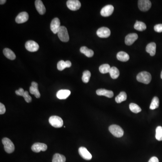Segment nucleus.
<instances>
[{"label":"nucleus","instance_id":"nucleus-1","mask_svg":"<svg viewBox=\"0 0 162 162\" xmlns=\"http://www.w3.org/2000/svg\"><path fill=\"white\" fill-rule=\"evenodd\" d=\"M136 79L140 83L148 84L151 80V74L147 72H141L137 75Z\"/></svg>","mask_w":162,"mask_h":162},{"label":"nucleus","instance_id":"nucleus-2","mask_svg":"<svg viewBox=\"0 0 162 162\" xmlns=\"http://www.w3.org/2000/svg\"><path fill=\"white\" fill-rule=\"evenodd\" d=\"M109 129L111 134L115 137L119 138L122 137L124 134L123 130L119 125L115 124L111 125Z\"/></svg>","mask_w":162,"mask_h":162},{"label":"nucleus","instance_id":"nucleus-3","mask_svg":"<svg viewBox=\"0 0 162 162\" xmlns=\"http://www.w3.org/2000/svg\"><path fill=\"white\" fill-rule=\"evenodd\" d=\"M2 143L4 146V150L8 154L13 153L14 150V145L10 139L8 138H4L2 140Z\"/></svg>","mask_w":162,"mask_h":162},{"label":"nucleus","instance_id":"nucleus-4","mask_svg":"<svg viewBox=\"0 0 162 162\" xmlns=\"http://www.w3.org/2000/svg\"><path fill=\"white\" fill-rule=\"evenodd\" d=\"M59 39L63 42H68L70 39L67 29L65 26H61L57 33Z\"/></svg>","mask_w":162,"mask_h":162},{"label":"nucleus","instance_id":"nucleus-5","mask_svg":"<svg viewBox=\"0 0 162 162\" xmlns=\"http://www.w3.org/2000/svg\"><path fill=\"white\" fill-rule=\"evenodd\" d=\"M50 125L55 128H61L63 126V122L61 117L57 116H51L49 119Z\"/></svg>","mask_w":162,"mask_h":162},{"label":"nucleus","instance_id":"nucleus-6","mask_svg":"<svg viewBox=\"0 0 162 162\" xmlns=\"http://www.w3.org/2000/svg\"><path fill=\"white\" fill-rule=\"evenodd\" d=\"M25 47L28 51L30 52H36L39 48V45L33 41H28L26 42Z\"/></svg>","mask_w":162,"mask_h":162},{"label":"nucleus","instance_id":"nucleus-7","mask_svg":"<svg viewBox=\"0 0 162 162\" xmlns=\"http://www.w3.org/2000/svg\"><path fill=\"white\" fill-rule=\"evenodd\" d=\"M67 6L69 9L76 11L79 9L81 4L78 0H69L67 2Z\"/></svg>","mask_w":162,"mask_h":162},{"label":"nucleus","instance_id":"nucleus-8","mask_svg":"<svg viewBox=\"0 0 162 162\" xmlns=\"http://www.w3.org/2000/svg\"><path fill=\"white\" fill-rule=\"evenodd\" d=\"M138 7L142 11H148L151 6V3L149 0H140L138 1Z\"/></svg>","mask_w":162,"mask_h":162},{"label":"nucleus","instance_id":"nucleus-9","mask_svg":"<svg viewBox=\"0 0 162 162\" xmlns=\"http://www.w3.org/2000/svg\"><path fill=\"white\" fill-rule=\"evenodd\" d=\"M61 27L60 20L58 18H55L52 20L50 23V29L54 34L58 33Z\"/></svg>","mask_w":162,"mask_h":162},{"label":"nucleus","instance_id":"nucleus-10","mask_svg":"<svg viewBox=\"0 0 162 162\" xmlns=\"http://www.w3.org/2000/svg\"><path fill=\"white\" fill-rule=\"evenodd\" d=\"M97 35L101 38H107L110 35L111 32L108 28L101 27L98 29Z\"/></svg>","mask_w":162,"mask_h":162},{"label":"nucleus","instance_id":"nucleus-11","mask_svg":"<svg viewBox=\"0 0 162 162\" xmlns=\"http://www.w3.org/2000/svg\"><path fill=\"white\" fill-rule=\"evenodd\" d=\"M32 150L36 153H39L41 151H45L48 149L46 144L41 143H35L32 146Z\"/></svg>","mask_w":162,"mask_h":162},{"label":"nucleus","instance_id":"nucleus-12","mask_svg":"<svg viewBox=\"0 0 162 162\" xmlns=\"http://www.w3.org/2000/svg\"><path fill=\"white\" fill-rule=\"evenodd\" d=\"M114 11V6L111 5L104 6L101 11V14L103 17H108L111 15Z\"/></svg>","mask_w":162,"mask_h":162},{"label":"nucleus","instance_id":"nucleus-13","mask_svg":"<svg viewBox=\"0 0 162 162\" xmlns=\"http://www.w3.org/2000/svg\"><path fill=\"white\" fill-rule=\"evenodd\" d=\"M79 152L80 156L85 160H90L92 159V154L85 147H81L79 149Z\"/></svg>","mask_w":162,"mask_h":162},{"label":"nucleus","instance_id":"nucleus-14","mask_svg":"<svg viewBox=\"0 0 162 162\" xmlns=\"http://www.w3.org/2000/svg\"><path fill=\"white\" fill-rule=\"evenodd\" d=\"M29 15L26 12H21L15 18V21L18 23H22L28 20Z\"/></svg>","mask_w":162,"mask_h":162},{"label":"nucleus","instance_id":"nucleus-15","mask_svg":"<svg viewBox=\"0 0 162 162\" xmlns=\"http://www.w3.org/2000/svg\"><path fill=\"white\" fill-rule=\"evenodd\" d=\"M138 37L136 33H130L125 37V44L128 45H132L138 39Z\"/></svg>","mask_w":162,"mask_h":162},{"label":"nucleus","instance_id":"nucleus-16","mask_svg":"<svg viewBox=\"0 0 162 162\" xmlns=\"http://www.w3.org/2000/svg\"><path fill=\"white\" fill-rule=\"evenodd\" d=\"M29 89L30 93L34 95L35 97L37 98L40 97V93L38 89V84L36 82H33L32 83Z\"/></svg>","mask_w":162,"mask_h":162},{"label":"nucleus","instance_id":"nucleus-17","mask_svg":"<svg viewBox=\"0 0 162 162\" xmlns=\"http://www.w3.org/2000/svg\"><path fill=\"white\" fill-rule=\"evenodd\" d=\"M36 8L38 13L40 14H44L45 13V6L44 5L43 3L41 0H36L35 2Z\"/></svg>","mask_w":162,"mask_h":162},{"label":"nucleus","instance_id":"nucleus-18","mask_svg":"<svg viewBox=\"0 0 162 162\" xmlns=\"http://www.w3.org/2000/svg\"><path fill=\"white\" fill-rule=\"evenodd\" d=\"M97 95L100 96H105L108 98H112L114 96V93L112 91L106 90L105 89H100L97 90Z\"/></svg>","mask_w":162,"mask_h":162},{"label":"nucleus","instance_id":"nucleus-19","mask_svg":"<svg viewBox=\"0 0 162 162\" xmlns=\"http://www.w3.org/2000/svg\"><path fill=\"white\" fill-rule=\"evenodd\" d=\"M71 94V92L69 90H61L57 92V97L60 100L66 99Z\"/></svg>","mask_w":162,"mask_h":162},{"label":"nucleus","instance_id":"nucleus-20","mask_svg":"<svg viewBox=\"0 0 162 162\" xmlns=\"http://www.w3.org/2000/svg\"><path fill=\"white\" fill-rule=\"evenodd\" d=\"M156 45L154 42L148 44L146 47V51L152 57L154 56L156 53Z\"/></svg>","mask_w":162,"mask_h":162},{"label":"nucleus","instance_id":"nucleus-21","mask_svg":"<svg viewBox=\"0 0 162 162\" xmlns=\"http://www.w3.org/2000/svg\"><path fill=\"white\" fill-rule=\"evenodd\" d=\"M71 65V62L70 61H59L57 63V69L59 70L62 71L66 68L70 67Z\"/></svg>","mask_w":162,"mask_h":162},{"label":"nucleus","instance_id":"nucleus-22","mask_svg":"<svg viewBox=\"0 0 162 162\" xmlns=\"http://www.w3.org/2000/svg\"><path fill=\"white\" fill-rule=\"evenodd\" d=\"M3 54L7 58L10 60H14L16 55L13 51L9 48H5L3 50Z\"/></svg>","mask_w":162,"mask_h":162},{"label":"nucleus","instance_id":"nucleus-23","mask_svg":"<svg viewBox=\"0 0 162 162\" xmlns=\"http://www.w3.org/2000/svg\"><path fill=\"white\" fill-rule=\"evenodd\" d=\"M118 60L122 62H126L129 59V56L128 54L124 52H119L117 54Z\"/></svg>","mask_w":162,"mask_h":162},{"label":"nucleus","instance_id":"nucleus-24","mask_svg":"<svg viewBox=\"0 0 162 162\" xmlns=\"http://www.w3.org/2000/svg\"><path fill=\"white\" fill-rule=\"evenodd\" d=\"M80 50L81 52L84 54L88 57H92L93 56V51L92 50L88 48L86 46H83L81 48Z\"/></svg>","mask_w":162,"mask_h":162},{"label":"nucleus","instance_id":"nucleus-25","mask_svg":"<svg viewBox=\"0 0 162 162\" xmlns=\"http://www.w3.org/2000/svg\"><path fill=\"white\" fill-rule=\"evenodd\" d=\"M134 28L136 30L143 31L146 29V25L142 22L136 21L134 25Z\"/></svg>","mask_w":162,"mask_h":162},{"label":"nucleus","instance_id":"nucleus-26","mask_svg":"<svg viewBox=\"0 0 162 162\" xmlns=\"http://www.w3.org/2000/svg\"><path fill=\"white\" fill-rule=\"evenodd\" d=\"M110 75L113 79H117L119 76L120 72L119 70L115 67H112L111 68L110 72Z\"/></svg>","mask_w":162,"mask_h":162},{"label":"nucleus","instance_id":"nucleus-27","mask_svg":"<svg viewBox=\"0 0 162 162\" xmlns=\"http://www.w3.org/2000/svg\"><path fill=\"white\" fill-rule=\"evenodd\" d=\"M127 95L124 92H122L115 98V101L117 103H121L127 100Z\"/></svg>","mask_w":162,"mask_h":162},{"label":"nucleus","instance_id":"nucleus-28","mask_svg":"<svg viewBox=\"0 0 162 162\" xmlns=\"http://www.w3.org/2000/svg\"><path fill=\"white\" fill-rule=\"evenodd\" d=\"M65 157L62 154H55L53 156L52 162H65Z\"/></svg>","mask_w":162,"mask_h":162},{"label":"nucleus","instance_id":"nucleus-29","mask_svg":"<svg viewBox=\"0 0 162 162\" xmlns=\"http://www.w3.org/2000/svg\"><path fill=\"white\" fill-rule=\"evenodd\" d=\"M159 105V101L158 98L157 97H154L153 98L151 104H150V110H154L157 109L158 108Z\"/></svg>","mask_w":162,"mask_h":162},{"label":"nucleus","instance_id":"nucleus-30","mask_svg":"<svg viewBox=\"0 0 162 162\" xmlns=\"http://www.w3.org/2000/svg\"><path fill=\"white\" fill-rule=\"evenodd\" d=\"M110 66L108 64H104L99 67V71L101 74H107L110 72Z\"/></svg>","mask_w":162,"mask_h":162},{"label":"nucleus","instance_id":"nucleus-31","mask_svg":"<svg viewBox=\"0 0 162 162\" xmlns=\"http://www.w3.org/2000/svg\"><path fill=\"white\" fill-rule=\"evenodd\" d=\"M129 108L132 112L135 114H137L141 111V108L139 106L135 103H131L129 105Z\"/></svg>","mask_w":162,"mask_h":162},{"label":"nucleus","instance_id":"nucleus-32","mask_svg":"<svg viewBox=\"0 0 162 162\" xmlns=\"http://www.w3.org/2000/svg\"><path fill=\"white\" fill-rule=\"evenodd\" d=\"M91 74L89 71L85 70L83 72V75L82 76V80L84 83H88L91 77Z\"/></svg>","mask_w":162,"mask_h":162},{"label":"nucleus","instance_id":"nucleus-33","mask_svg":"<svg viewBox=\"0 0 162 162\" xmlns=\"http://www.w3.org/2000/svg\"><path fill=\"white\" fill-rule=\"evenodd\" d=\"M155 137L159 141H162V127L158 126L156 128Z\"/></svg>","mask_w":162,"mask_h":162},{"label":"nucleus","instance_id":"nucleus-34","mask_svg":"<svg viewBox=\"0 0 162 162\" xmlns=\"http://www.w3.org/2000/svg\"><path fill=\"white\" fill-rule=\"evenodd\" d=\"M23 97L24 98V100L27 102V103H30L32 101V97L30 96H29V93L27 91H25L24 94H23Z\"/></svg>","mask_w":162,"mask_h":162},{"label":"nucleus","instance_id":"nucleus-35","mask_svg":"<svg viewBox=\"0 0 162 162\" xmlns=\"http://www.w3.org/2000/svg\"><path fill=\"white\" fill-rule=\"evenodd\" d=\"M154 31L156 32H162V24H157L154 27Z\"/></svg>","mask_w":162,"mask_h":162},{"label":"nucleus","instance_id":"nucleus-36","mask_svg":"<svg viewBox=\"0 0 162 162\" xmlns=\"http://www.w3.org/2000/svg\"><path fill=\"white\" fill-rule=\"evenodd\" d=\"M6 111V109L5 105L2 103H0V114H3L5 113Z\"/></svg>","mask_w":162,"mask_h":162},{"label":"nucleus","instance_id":"nucleus-37","mask_svg":"<svg viewBox=\"0 0 162 162\" xmlns=\"http://www.w3.org/2000/svg\"><path fill=\"white\" fill-rule=\"evenodd\" d=\"M24 92H25V91L23 90V89L22 88H20L18 90H17V91H15V93H16V95H18V96H22V97H23V94H24Z\"/></svg>","mask_w":162,"mask_h":162},{"label":"nucleus","instance_id":"nucleus-38","mask_svg":"<svg viewBox=\"0 0 162 162\" xmlns=\"http://www.w3.org/2000/svg\"><path fill=\"white\" fill-rule=\"evenodd\" d=\"M148 162H159V160L157 157H153L149 160Z\"/></svg>","mask_w":162,"mask_h":162},{"label":"nucleus","instance_id":"nucleus-39","mask_svg":"<svg viewBox=\"0 0 162 162\" xmlns=\"http://www.w3.org/2000/svg\"><path fill=\"white\" fill-rule=\"evenodd\" d=\"M6 1V0H1L0 1V4H1V5H3V4H5Z\"/></svg>","mask_w":162,"mask_h":162},{"label":"nucleus","instance_id":"nucleus-40","mask_svg":"<svg viewBox=\"0 0 162 162\" xmlns=\"http://www.w3.org/2000/svg\"><path fill=\"white\" fill-rule=\"evenodd\" d=\"M161 79H162V72H161Z\"/></svg>","mask_w":162,"mask_h":162}]
</instances>
